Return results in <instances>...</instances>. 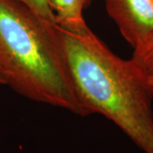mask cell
<instances>
[{
    "label": "cell",
    "instance_id": "1",
    "mask_svg": "<svg viewBox=\"0 0 153 153\" xmlns=\"http://www.w3.org/2000/svg\"><path fill=\"white\" fill-rule=\"evenodd\" d=\"M66 66L87 116L113 122L146 153H153V92L131 59L114 54L88 29L56 26Z\"/></svg>",
    "mask_w": 153,
    "mask_h": 153
},
{
    "label": "cell",
    "instance_id": "2",
    "mask_svg": "<svg viewBox=\"0 0 153 153\" xmlns=\"http://www.w3.org/2000/svg\"><path fill=\"white\" fill-rule=\"evenodd\" d=\"M0 77L22 97L87 117L56 26L18 0H0Z\"/></svg>",
    "mask_w": 153,
    "mask_h": 153
},
{
    "label": "cell",
    "instance_id": "3",
    "mask_svg": "<svg viewBox=\"0 0 153 153\" xmlns=\"http://www.w3.org/2000/svg\"><path fill=\"white\" fill-rule=\"evenodd\" d=\"M105 7L133 50L153 38V0H105Z\"/></svg>",
    "mask_w": 153,
    "mask_h": 153
},
{
    "label": "cell",
    "instance_id": "4",
    "mask_svg": "<svg viewBox=\"0 0 153 153\" xmlns=\"http://www.w3.org/2000/svg\"><path fill=\"white\" fill-rule=\"evenodd\" d=\"M56 26L72 33H83L90 28L83 16L94 0H48Z\"/></svg>",
    "mask_w": 153,
    "mask_h": 153
},
{
    "label": "cell",
    "instance_id": "5",
    "mask_svg": "<svg viewBox=\"0 0 153 153\" xmlns=\"http://www.w3.org/2000/svg\"><path fill=\"white\" fill-rule=\"evenodd\" d=\"M130 59L147 78L153 77V38L143 46L134 49Z\"/></svg>",
    "mask_w": 153,
    "mask_h": 153
},
{
    "label": "cell",
    "instance_id": "6",
    "mask_svg": "<svg viewBox=\"0 0 153 153\" xmlns=\"http://www.w3.org/2000/svg\"><path fill=\"white\" fill-rule=\"evenodd\" d=\"M29 7L38 16L49 25L56 26L55 18L48 0H18Z\"/></svg>",
    "mask_w": 153,
    "mask_h": 153
},
{
    "label": "cell",
    "instance_id": "7",
    "mask_svg": "<svg viewBox=\"0 0 153 153\" xmlns=\"http://www.w3.org/2000/svg\"><path fill=\"white\" fill-rule=\"evenodd\" d=\"M148 79V82H149V85H150V87L152 88V90L153 92V77L152 78H147Z\"/></svg>",
    "mask_w": 153,
    "mask_h": 153
},
{
    "label": "cell",
    "instance_id": "8",
    "mask_svg": "<svg viewBox=\"0 0 153 153\" xmlns=\"http://www.w3.org/2000/svg\"><path fill=\"white\" fill-rule=\"evenodd\" d=\"M0 85H4V81L2 80V78L0 77Z\"/></svg>",
    "mask_w": 153,
    "mask_h": 153
}]
</instances>
